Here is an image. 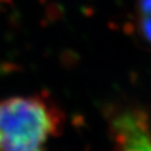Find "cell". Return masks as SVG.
<instances>
[{
	"label": "cell",
	"instance_id": "cell-1",
	"mask_svg": "<svg viewBox=\"0 0 151 151\" xmlns=\"http://www.w3.org/2000/svg\"><path fill=\"white\" fill-rule=\"evenodd\" d=\"M63 114L42 94L0 101V151H47L63 128Z\"/></svg>",
	"mask_w": 151,
	"mask_h": 151
},
{
	"label": "cell",
	"instance_id": "cell-3",
	"mask_svg": "<svg viewBox=\"0 0 151 151\" xmlns=\"http://www.w3.org/2000/svg\"><path fill=\"white\" fill-rule=\"evenodd\" d=\"M139 32L151 44V0H139Z\"/></svg>",
	"mask_w": 151,
	"mask_h": 151
},
{
	"label": "cell",
	"instance_id": "cell-2",
	"mask_svg": "<svg viewBox=\"0 0 151 151\" xmlns=\"http://www.w3.org/2000/svg\"><path fill=\"white\" fill-rule=\"evenodd\" d=\"M116 151H151V121L138 109L121 110L111 120Z\"/></svg>",
	"mask_w": 151,
	"mask_h": 151
}]
</instances>
